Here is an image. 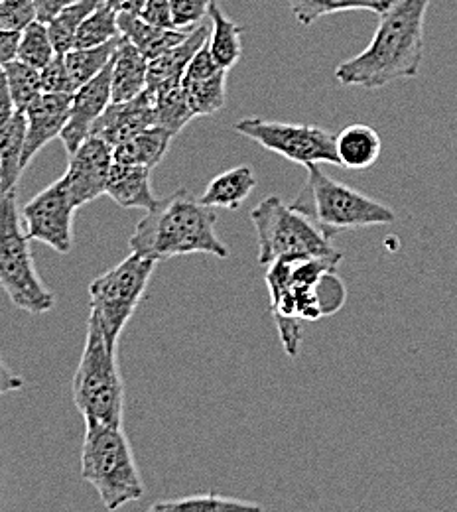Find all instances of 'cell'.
<instances>
[{"instance_id":"1","label":"cell","mask_w":457,"mask_h":512,"mask_svg":"<svg viewBox=\"0 0 457 512\" xmlns=\"http://www.w3.org/2000/svg\"><path fill=\"white\" fill-rule=\"evenodd\" d=\"M341 255L282 256L268 264L266 286L270 314L276 321L282 347L290 357L302 343V321L333 316L345 304L347 290L335 268Z\"/></svg>"},{"instance_id":"2","label":"cell","mask_w":457,"mask_h":512,"mask_svg":"<svg viewBox=\"0 0 457 512\" xmlns=\"http://www.w3.org/2000/svg\"><path fill=\"white\" fill-rule=\"evenodd\" d=\"M432 0H391L379 14L371 44L335 67L345 87L381 89L400 79H414L424 60V20Z\"/></svg>"},{"instance_id":"3","label":"cell","mask_w":457,"mask_h":512,"mask_svg":"<svg viewBox=\"0 0 457 512\" xmlns=\"http://www.w3.org/2000/svg\"><path fill=\"white\" fill-rule=\"evenodd\" d=\"M215 223L213 207H207L190 190H178L160 199L138 221L129 241L131 253L156 262L194 253L227 258L229 251L217 237Z\"/></svg>"},{"instance_id":"4","label":"cell","mask_w":457,"mask_h":512,"mask_svg":"<svg viewBox=\"0 0 457 512\" xmlns=\"http://www.w3.org/2000/svg\"><path fill=\"white\" fill-rule=\"evenodd\" d=\"M81 477L97 491L105 509L117 511L144 495V485L123 428L85 420Z\"/></svg>"},{"instance_id":"5","label":"cell","mask_w":457,"mask_h":512,"mask_svg":"<svg viewBox=\"0 0 457 512\" xmlns=\"http://www.w3.org/2000/svg\"><path fill=\"white\" fill-rule=\"evenodd\" d=\"M73 402L85 420L123 428L125 384L117 363V345L89 316L83 355L73 377Z\"/></svg>"},{"instance_id":"6","label":"cell","mask_w":457,"mask_h":512,"mask_svg":"<svg viewBox=\"0 0 457 512\" xmlns=\"http://www.w3.org/2000/svg\"><path fill=\"white\" fill-rule=\"evenodd\" d=\"M306 170L308 184L292 201V207L310 217L327 237L339 231L391 225L396 221L389 205L329 178L320 164H308Z\"/></svg>"},{"instance_id":"7","label":"cell","mask_w":457,"mask_h":512,"mask_svg":"<svg viewBox=\"0 0 457 512\" xmlns=\"http://www.w3.org/2000/svg\"><path fill=\"white\" fill-rule=\"evenodd\" d=\"M22 223L16 192H0V288L18 310L46 314L54 308L56 296L34 266Z\"/></svg>"},{"instance_id":"8","label":"cell","mask_w":457,"mask_h":512,"mask_svg":"<svg viewBox=\"0 0 457 512\" xmlns=\"http://www.w3.org/2000/svg\"><path fill=\"white\" fill-rule=\"evenodd\" d=\"M251 221L259 237V262L268 266L282 256H331V237L304 213L270 195L253 209Z\"/></svg>"},{"instance_id":"9","label":"cell","mask_w":457,"mask_h":512,"mask_svg":"<svg viewBox=\"0 0 457 512\" xmlns=\"http://www.w3.org/2000/svg\"><path fill=\"white\" fill-rule=\"evenodd\" d=\"M154 268L156 260L131 253L91 282V318L101 325L109 343H119L125 325L148 288Z\"/></svg>"},{"instance_id":"10","label":"cell","mask_w":457,"mask_h":512,"mask_svg":"<svg viewBox=\"0 0 457 512\" xmlns=\"http://www.w3.org/2000/svg\"><path fill=\"white\" fill-rule=\"evenodd\" d=\"M235 130L262 148L280 154L296 164H335L339 166L335 134L312 125H292L247 117L235 125Z\"/></svg>"},{"instance_id":"11","label":"cell","mask_w":457,"mask_h":512,"mask_svg":"<svg viewBox=\"0 0 457 512\" xmlns=\"http://www.w3.org/2000/svg\"><path fill=\"white\" fill-rule=\"evenodd\" d=\"M79 209L60 178L52 186L32 197L22 209L24 229L30 241H40L56 253L67 255L73 247L71 225L73 213Z\"/></svg>"},{"instance_id":"12","label":"cell","mask_w":457,"mask_h":512,"mask_svg":"<svg viewBox=\"0 0 457 512\" xmlns=\"http://www.w3.org/2000/svg\"><path fill=\"white\" fill-rule=\"evenodd\" d=\"M113 164V146L99 136H89L73 154H69V166L62 180L77 207H83L107 192Z\"/></svg>"},{"instance_id":"13","label":"cell","mask_w":457,"mask_h":512,"mask_svg":"<svg viewBox=\"0 0 457 512\" xmlns=\"http://www.w3.org/2000/svg\"><path fill=\"white\" fill-rule=\"evenodd\" d=\"M113 60L99 75L73 93L69 121L60 134L67 154H73L91 136L93 125L113 103Z\"/></svg>"},{"instance_id":"14","label":"cell","mask_w":457,"mask_h":512,"mask_svg":"<svg viewBox=\"0 0 457 512\" xmlns=\"http://www.w3.org/2000/svg\"><path fill=\"white\" fill-rule=\"evenodd\" d=\"M73 95L67 93H42L26 113V146L22 156V168L26 170L36 154L54 138H60L69 121Z\"/></svg>"},{"instance_id":"15","label":"cell","mask_w":457,"mask_h":512,"mask_svg":"<svg viewBox=\"0 0 457 512\" xmlns=\"http://www.w3.org/2000/svg\"><path fill=\"white\" fill-rule=\"evenodd\" d=\"M156 125L154 99L150 89L125 103H111L91 128V136L103 138L109 146H119L134 134Z\"/></svg>"},{"instance_id":"16","label":"cell","mask_w":457,"mask_h":512,"mask_svg":"<svg viewBox=\"0 0 457 512\" xmlns=\"http://www.w3.org/2000/svg\"><path fill=\"white\" fill-rule=\"evenodd\" d=\"M211 36L209 24H197L190 28L188 36L176 44L172 50L148 62V87H160L164 83H178L186 73L190 62L196 58L197 52L207 44Z\"/></svg>"},{"instance_id":"17","label":"cell","mask_w":457,"mask_h":512,"mask_svg":"<svg viewBox=\"0 0 457 512\" xmlns=\"http://www.w3.org/2000/svg\"><path fill=\"white\" fill-rule=\"evenodd\" d=\"M105 193L125 209L150 211L160 201L150 186V168L121 162L113 164Z\"/></svg>"},{"instance_id":"18","label":"cell","mask_w":457,"mask_h":512,"mask_svg":"<svg viewBox=\"0 0 457 512\" xmlns=\"http://www.w3.org/2000/svg\"><path fill=\"white\" fill-rule=\"evenodd\" d=\"M119 28H121V34L140 50V54L148 62L172 50L190 32V30L182 32L178 28L154 26L146 22L140 14H119Z\"/></svg>"},{"instance_id":"19","label":"cell","mask_w":457,"mask_h":512,"mask_svg":"<svg viewBox=\"0 0 457 512\" xmlns=\"http://www.w3.org/2000/svg\"><path fill=\"white\" fill-rule=\"evenodd\" d=\"M335 146L339 166L349 170H367L379 160L383 140L375 128L355 123L335 134Z\"/></svg>"},{"instance_id":"20","label":"cell","mask_w":457,"mask_h":512,"mask_svg":"<svg viewBox=\"0 0 457 512\" xmlns=\"http://www.w3.org/2000/svg\"><path fill=\"white\" fill-rule=\"evenodd\" d=\"M148 87V60L125 36L113 60V103H125Z\"/></svg>"},{"instance_id":"21","label":"cell","mask_w":457,"mask_h":512,"mask_svg":"<svg viewBox=\"0 0 457 512\" xmlns=\"http://www.w3.org/2000/svg\"><path fill=\"white\" fill-rule=\"evenodd\" d=\"M26 113L16 111L0 128V192H16L22 178V156L26 146Z\"/></svg>"},{"instance_id":"22","label":"cell","mask_w":457,"mask_h":512,"mask_svg":"<svg viewBox=\"0 0 457 512\" xmlns=\"http://www.w3.org/2000/svg\"><path fill=\"white\" fill-rule=\"evenodd\" d=\"M174 138L176 136L166 128L158 125L148 127L113 148L115 162L131 164V166H146L152 170L164 160Z\"/></svg>"},{"instance_id":"23","label":"cell","mask_w":457,"mask_h":512,"mask_svg":"<svg viewBox=\"0 0 457 512\" xmlns=\"http://www.w3.org/2000/svg\"><path fill=\"white\" fill-rule=\"evenodd\" d=\"M255 186H257L255 172L249 166H237L215 176L199 199L207 207H213V209L221 207V209L235 211L249 199Z\"/></svg>"},{"instance_id":"24","label":"cell","mask_w":457,"mask_h":512,"mask_svg":"<svg viewBox=\"0 0 457 512\" xmlns=\"http://www.w3.org/2000/svg\"><path fill=\"white\" fill-rule=\"evenodd\" d=\"M207 16L211 20V36L207 42L209 52L217 64L229 71L233 65H237L243 54V46H241L243 26L227 18L217 2L211 4Z\"/></svg>"},{"instance_id":"25","label":"cell","mask_w":457,"mask_h":512,"mask_svg":"<svg viewBox=\"0 0 457 512\" xmlns=\"http://www.w3.org/2000/svg\"><path fill=\"white\" fill-rule=\"evenodd\" d=\"M154 99V117L158 127L170 130L174 136L186 127L190 121L196 119L192 113L182 81L178 83H164L160 87H146Z\"/></svg>"},{"instance_id":"26","label":"cell","mask_w":457,"mask_h":512,"mask_svg":"<svg viewBox=\"0 0 457 512\" xmlns=\"http://www.w3.org/2000/svg\"><path fill=\"white\" fill-rule=\"evenodd\" d=\"M121 42H123V36L95 48H73L64 54L67 71L71 75L75 91L109 65V62L115 58Z\"/></svg>"},{"instance_id":"27","label":"cell","mask_w":457,"mask_h":512,"mask_svg":"<svg viewBox=\"0 0 457 512\" xmlns=\"http://www.w3.org/2000/svg\"><path fill=\"white\" fill-rule=\"evenodd\" d=\"M188 105L196 117H211L219 113L227 103V69L217 73L182 83Z\"/></svg>"},{"instance_id":"28","label":"cell","mask_w":457,"mask_h":512,"mask_svg":"<svg viewBox=\"0 0 457 512\" xmlns=\"http://www.w3.org/2000/svg\"><path fill=\"white\" fill-rule=\"evenodd\" d=\"M288 4L296 22L304 26H312L320 18L335 12L369 10V12L381 14L387 10L391 0H288Z\"/></svg>"},{"instance_id":"29","label":"cell","mask_w":457,"mask_h":512,"mask_svg":"<svg viewBox=\"0 0 457 512\" xmlns=\"http://www.w3.org/2000/svg\"><path fill=\"white\" fill-rule=\"evenodd\" d=\"M121 36L119 12L107 0H101L99 6L79 26L75 48H95Z\"/></svg>"},{"instance_id":"30","label":"cell","mask_w":457,"mask_h":512,"mask_svg":"<svg viewBox=\"0 0 457 512\" xmlns=\"http://www.w3.org/2000/svg\"><path fill=\"white\" fill-rule=\"evenodd\" d=\"M101 0H77L64 8L54 20L48 22L50 38L58 54H67L75 48V38L83 20L99 6Z\"/></svg>"},{"instance_id":"31","label":"cell","mask_w":457,"mask_h":512,"mask_svg":"<svg viewBox=\"0 0 457 512\" xmlns=\"http://www.w3.org/2000/svg\"><path fill=\"white\" fill-rule=\"evenodd\" d=\"M6 73V81L18 111H26L42 93V73L32 65L20 62L18 58L2 67Z\"/></svg>"},{"instance_id":"32","label":"cell","mask_w":457,"mask_h":512,"mask_svg":"<svg viewBox=\"0 0 457 512\" xmlns=\"http://www.w3.org/2000/svg\"><path fill=\"white\" fill-rule=\"evenodd\" d=\"M261 505L251 501H237L231 497H221L217 493H201L184 497L178 501H164L152 505L154 512H207V511H261Z\"/></svg>"},{"instance_id":"33","label":"cell","mask_w":457,"mask_h":512,"mask_svg":"<svg viewBox=\"0 0 457 512\" xmlns=\"http://www.w3.org/2000/svg\"><path fill=\"white\" fill-rule=\"evenodd\" d=\"M56 56H58V52H56L54 42L50 38L48 24H44L40 20L30 22L22 30L16 58L24 64L36 67V69H44Z\"/></svg>"},{"instance_id":"34","label":"cell","mask_w":457,"mask_h":512,"mask_svg":"<svg viewBox=\"0 0 457 512\" xmlns=\"http://www.w3.org/2000/svg\"><path fill=\"white\" fill-rule=\"evenodd\" d=\"M36 20L34 0H2L0 2V30L22 32Z\"/></svg>"},{"instance_id":"35","label":"cell","mask_w":457,"mask_h":512,"mask_svg":"<svg viewBox=\"0 0 457 512\" xmlns=\"http://www.w3.org/2000/svg\"><path fill=\"white\" fill-rule=\"evenodd\" d=\"M40 73H42L44 93H67V95L75 93L64 54H58L44 69H40Z\"/></svg>"},{"instance_id":"36","label":"cell","mask_w":457,"mask_h":512,"mask_svg":"<svg viewBox=\"0 0 457 512\" xmlns=\"http://www.w3.org/2000/svg\"><path fill=\"white\" fill-rule=\"evenodd\" d=\"M215 0H172V16L174 26L180 28H194L207 14Z\"/></svg>"},{"instance_id":"37","label":"cell","mask_w":457,"mask_h":512,"mask_svg":"<svg viewBox=\"0 0 457 512\" xmlns=\"http://www.w3.org/2000/svg\"><path fill=\"white\" fill-rule=\"evenodd\" d=\"M140 16L154 26L176 28L172 16V0H146Z\"/></svg>"},{"instance_id":"38","label":"cell","mask_w":457,"mask_h":512,"mask_svg":"<svg viewBox=\"0 0 457 512\" xmlns=\"http://www.w3.org/2000/svg\"><path fill=\"white\" fill-rule=\"evenodd\" d=\"M77 0H34L36 6V20L48 24L50 20H54L64 8L71 6Z\"/></svg>"},{"instance_id":"39","label":"cell","mask_w":457,"mask_h":512,"mask_svg":"<svg viewBox=\"0 0 457 512\" xmlns=\"http://www.w3.org/2000/svg\"><path fill=\"white\" fill-rule=\"evenodd\" d=\"M16 105H14V99H12V93H10V87H8V81H6V73L4 69L0 67V128L4 127L16 113Z\"/></svg>"},{"instance_id":"40","label":"cell","mask_w":457,"mask_h":512,"mask_svg":"<svg viewBox=\"0 0 457 512\" xmlns=\"http://www.w3.org/2000/svg\"><path fill=\"white\" fill-rule=\"evenodd\" d=\"M22 32H10V30H0V67L16 60L18 56V44H20Z\"/></svg>"},{"instance_id":"41","label":"cell","mask_w":457,"mask_h":512,"mask_svg":"<svg viewBox=\"0 0 457 512\" xmlns=\"http://www.w3.org/2000/svg\"><path fill=\"white\" fill-rule=\"evenodd\" d=\"M24 388V379L20 375H16L0 357V396L6 392H14Z\"/></svg>"},{"instance_id":"42","label":"cell","mask_w":457,"mask_h":512,"mask_svg":"<svg viewBox=\"0 0 457 512\" xmlns=\"http://www.w3.org/2000/svg\"><path fill=\"white\" fill-rule=\"evenodd\" d=\"M119 14H140L146 0H107Z\"/></svg>"},{"instance_id":"43","label":"cell","mask_w":457,"mask_h":512,"mask_svg":"<svg viewBox=\"0 0 457 512\" xmlns=\"http://www.w3.org/2000/svg\"><path fill=\"white\" fill-rule=\"evenodd\" d=\"M0 2H2V0H0Z\"/></svg>"}]
</instances>
